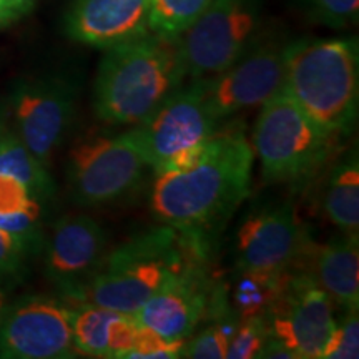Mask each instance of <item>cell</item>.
Here are the masks:
<instances>
[{
	"mask_svg": "<svg viewBox=\"0 0 359 359\" xmlns=\"http://www.w3.org/2000/svg\"><path fill=\"white\" fill-rule=\"evenodd\" d=\"M253 161V147L243 130H217L190 165L155 173L151 212L161 223L201 245V236L248 196Z\"/></svg>",
	"mask_w": 359,
	"mask_h": 359,
	"instance_id": "cell-1",
	"label": "cell"
},
{
	"mask_svg": "<svg viewBox=\"0 0 359 359\" xmlns=\"http://www.w3.org/2000/svg\"><path fill=\"white\" fill-rule=\"evenodd\" d=\"M178 39L155 32L105 50L93 85V109L110 125L142 123L185 85Z\"/></svg>",
	"mask_w": 359,
	"mask_h": 359,
	"instance_id": "cell-2",
	"label": "cell"
},
{
	"mask_svg": "<svg viewBox=\"0 0 359 359\" xmlns=\"http://www.w3.org/2000/svg\"><path fill=\"white\" fill-rule=\"evenodd\" d=\"M283 88L318 127L353 132L359 105L356 39H302L285 45Z\"/></svg>",
	"mask_w": 359,
	"mask_h": 359,
	"instance_id": "cell-3",
	"label": "cell"
},
{
	"mask_svg": "<svg viewBox=\"0 0 359 359\" xmlns=\"http://www.w3.org/2000/svg\"><path fill=\"white\" fill-rule=\"evenodd\" d=\"M190 250V238L168 224L142 233L107 251L98 271L72 299L135 314L193 264Z\"/></svg>",
	"mask_w": 359,
	"mask_h": 359,
	"instance_id": "cell-4",
	"label": "cell"
},
{
	"mask_svg": "<svg viewBox=\"0 0 359 359\" xmlns=\"http://www.w3.org/2000/svg\"><path fill=\"white\" fill-rule=\"evenodd\" d=\"M253 151L268 183H299L325 163L338 138L318 127L285 88L259 107Z\"/></svg>",
	"mask_w": 359,
	"mask_h": 359,
	"instance_id": "cell-5",
	"label": "cell"
},
{
	"mask_svg": "<svg viewBox=\"0 0 359 359\" xmlns=\"http://www.w3.org/2000/svg\"><path fill=\"white\" fill-rule=\"evenodd\" d=\"M218 127L206 105L201 80H191L125 133L150 170L160 173L190 165Z\"/></svg>",
	"mask_w": 359,
	"mask_h": 359,
	"instance_id": "cell-6",
	"label": "cell"
},
{
	"mask_svg": "<svg viewBox=\"0 0 359 359\" xmlns=\"http://www.w3.org/2000/svg\"><path fill=\"white\" fill-rule=\"evenodd\" d=\"M259 27V0H212L177 37L187 79L201 80L222 74L262 35Z\"/></svg>",
	"mask_w": 359,
	"mask_h": 359,
	"instance_id": "cell-7",
	"label": "cell"
},
{
	"mask_svg": "<svg viewBox=\"0 0 359 359\" xmlns=\"http://www.w3.org/2000/svg\"><path fill=\"white\" fill-rule=\"evenodd\" d=\"M150 170L127 133L93 135L69 151L67 182L72 198L82 206H102L123 198Z\"/></svg>",
	"mask_w": 359,
	"mask_h": 359,
	"instance_id": "cell-8",
	"label": "cell"
},
{
	"mask_svg": "<svg viewBox=\"0 0 359 359\" xmlns=\"http://www.w3.org/2000/svg\"><path fill=\"white\" fill-rule=\"evenodd\" d=\"M285 45L275 37H259L222 74L201 79L206 105L218 125L241 111L262 107L283 88Z\"/></svg>",
	"mask_w": 359,
	"mask_h": 359,
	"instance_id": "cell-9",
	"label": "cell"
},
{
	"mask_svg": "<svg viewBox=\"0 0 359 359\" xmlns=\"http://www.w3.org/2000/svg\"><path fill=\"white\" fill-rule=\"evenodd\" d=\"M304 248L306 231L288 203L255 210L236 233L238 266L263 285H278Z\"/></svg>",
	"mask_w": 359,
	"mask_h": 359,
	"instance_id": "cell-10",
	"label": "cell"
},
{
	"mask_svg": "<svg viewBox=\"0 0 359 359\" xmlns=\"http://www.w3.org/2000/svg\"><path fill=\"white\" fill-rule=\"evenodd\" d=\"M79 356L72 336V308L58 299L32 296L4 308L0 358L64 359Z\"/></svg>",
	"mask_w": 359,
	"mask_h": 359,
	"instance_id": "cell-11",
	"label": "cell"
},
{
	"mask_svg": "<svg viewBox=\"0 0 359 359\" xmlns=\"http://www.w3.org/2000/svg\"><path fill=\"white\" fill-rule=\"evenodd\" d=\"M7 103L13 132L48 168L74 122V88L60 80H34L19 85Z\"/></svg>",
	"mask_w": 359,
	"mask_h": 359,
	"instance_id": "cell-12",
	"label": "cell"
},
{
	"mask_svg": "<svg viewBox=\"0 0 359 359\" xmlns=\"http://www.w3.org/2000/svg\"><path fill=\"white\" fill-rule=\"evenodd\" d=\"M264 323L298 359H320L336 323L334 303L313 278L299 276L271 299Z\"/></svg>",
	"mask_w": 359,
	"mask_h": 359,
	"instance_id": "cell-13",
	"label": "cell"
},
{
	"mask_svg": "<svg viewBox=\"0 0 359 359\" xmlns=\"http://www.w3.org/2000/svg\"><path fill=\"white\" fill-rule=\"evenodd\" d=\"M109 251L107 233L92 217L69 215L58 219L45 243V273L74 298L100 268Z\"/></svg>",
	"mask_w": 359,
	"mask_h": 359,
	"instance_id": "cell-14",
	"label": "cell"
},
{
	"mask_svg": "<svg viewBox=\"0 0 359 359\" xmlns=\"http://www.w3.org/2000/svg\"><path fill=\"white\" fill-rule=\"evenodd\" d=\"M151 0H74L67 32L80 43L115 47L150 32Z\"/></svg>",
	"mask_w": 359,
	"mask_h": 359,
	"instance_id": "cell-15",
	"label": "cell"
},
{
	"mask_svg": "<svg viewBox=\"0 0 359 359\" xmlns=\"http://www.w3.org/2000/svg\"><path fill=\"white\" fill-rule=\"evenodd\" d=\"M208 304L206 283L190 264L133 314L138 325L165 339L187 341L203 320Z\"/></svg>",
	"mask_w": 359,
	"mask_h": 359,
	"instance_id": "cell-16",
	"label": "cell"
},
{
	"mask_svg": "<svg viewBox=\"0 0 359 359\" xmlns=\"http://www.w3.org/2000/svg\"><path fill=\"white\" fill-rule=\"evenodd\" d=\"M133 314L114 311L90 303L72 308V336L75 351L92 358H127L138 333Z\"/></svg>",
	"mask_w": 359,
	"mask_h": 359,
	"instance_id": "cell-17",
	"label": "cell"
},
{
	"mask_svg": "<svg viewBox=\"0 0 359 359\" xmlns=\"http://www.w3.org/2000/svg\"><path fill=\"white\" fill-rule=\"evenodd\" d=\"M358 236L343 235L323 245L314 257L313 280L343 309L359 306Z\"/></svg>",
	"mask_w": 359,
	"mask_h": 359,
	"instance_id": "cell-18",
	"label": "cell"
},
{
	"mask_svg": "<svg viewBox=\"0 0 359 359\" xmlns=\"http://www.w3.org/2000/svg\"><path fill=\"white\" fill-rule=\"evenodd\" d=\"M323 208L327 219L343 235L359 236V161L349 151L333 168L327 180Z\"/></svg>",
	"mask_w": 359,
	"mask_h": 359,
	"instance_id": "cell-19",
	"label": "cell"
},
{
	"mask_svg": "<svg viewBox=\"0 0 359 359\" xmlns=\"http://www.w3.org/2000/svg\"><path fill=\"white\" fill-rule=\"evenodd\" d=\"M0 173L11 175L29 188L30 195L40 203L53 193V182L48 168L35 158L24 142L13 132L12 125L0 137Z\"/></svg>",
	"mask_w": 359,
	"mask_h": 359,
	"instance_id": "cell-20",
	"label": "cell"
},
{
	"mask_svg": "<svg viewBox=\"0 0 359 359\" xmlns=\"http://www.w3.org/2000/svg\"><path fill=\"white\" fill-rule=\"evenodd\" d=\"M212 0H151L150 30L177 39L198 19Z\"/></svg>",
	"mask_w": 359,
	"mask_h": 359,
	"instance_id": "cell-21",
	"label": "cell"
},
{
	"mask_svg": "<svg viewBox=\"0 0 359 359\" xmlns=\"http://www.w3.org/2000/svg\"><path fill=\"white\" fill-rule=\"evenodd\" d=\"M304 12L314 24L330 29H348L358 22L359 0H302Z\"/></svg>",
	"mask_w": 359,
	"mask_h": 359,
	"instance_id": "cell-22",
	"label": "cell"
},
{
	"mask_svg": "<svg viewBox=\"0 0 359 359\" xmlns=\"http://www.w3.org/2000/svg\"><path fill=\"white\" fill-rule=\"evenodd\" d=\"M359 356L358 309H344L336 320L330 339L325 344L321 359H356Z\"/></svg>",
	"mask_w": 359,
	"mask_h": 359,
	"instance_id": "cell-23",
	"label": "cell"
},
{
	"mask_svg": "<svg viewBox=\"0 0 359 359\" xmlns=\"http://www.w3.org/2000/svg\"><path fill=\"white\" fill-rule=\"evenodd\" d=\"M268 327L264 318L253 316L235 327L230 344H228L226 358L230 359H251L258 358L264 343L268 339Z\"/></svg>",
	"mask_w": 359,
	"mask_h": 359,
	"instance_id": "cell-24",
	"label": "cell"
},
{
	"mask_svg": "<svg viewBox=\"0 0 359 359\" xmlns=\"http://www.w3.org/2000/svg\"><path fill=\"white\" fill-rule=\"evenodd\" d=\"M235 330H226V326L213 325L201 330L195 338L185 343L182 358L193 359H223L226 358L228 344Z\"/></svg>",
	"mask_w": 359,
	"mask_h": 359,
	"instance_id": "cell-25",
	"label": "cell"
},
{
	"mask_svg": "<svg viewBox=\"0 0 359 359\" xmlns=\"http://www.w3.org/2000/svg\"><path fill=\"white\" fill-rule=\"evenodd\" d=\"M187 341L165 339L148 327H138L137 339L132 351L127 354L128 359H175L182 358Z\"/></svg>",
	"mask_w": 359,
	"mask_h": 359,
	"instance_id": "cell-26",
	"label": "cell"
},
{
	"mask_svg": "<svg viewBox=\"0 0 359 359\" xmlns=\"http://www.w3.org/2000/svg\"><path fill=\"white\" fill-rule=\"evenodd\" d=\"M25 212H42V203L30 195L24 183L0 173V217Z\"/></svg>",
	"mask_w": 359,
	"mask_h": 359,
	"instance_id": "cell-27",
	"label": "cell"
},
{
	"mask_svg": "<svg viewBox=\"0 0 359 359\" xmlns=\"http://www.w3.org/2000/svg\"><path fill=\"white\" fill-rule=\"evenodd\" d=\"M29 250L19 238L0 228V281L19 275Z\"/></svg>",
	"mask_w": 359,
	"mask_h": 359,
	"instance_id": "cell-28",
	"label": "cell"
},
{
	"mask_svg": "<svg viewBox=\"0 0 359 359\" xmlns=\"http://www.w3.org/2000/svg\"><path fill=\"white\" fill-rule=\"evenodd\" d=\"M258 358H281V359H298L296 354L291 351V349L286 346L285 343H281L280 339L273 338V336H268L266 343L262 351H259Z\"/></svg>",
	"mask_w": 359,
	"mask_h": 359,
	"instance_id": "cell-29",
	"label": "cell"
},
{
	"mask_svg": "<svg viewBox=\"0 0 359 359\" xmlns=\"http://www.w3.org/2000/svg\"><path fill=\"white\" fill-rule=\"evenodd\" d=\"M8 8H11L13 19H17V17L22 15V13L29 11L30 7L34 6L35 0H6Z\"/></svg>",
	"mask_w": 359,
	"mask_h": 359,
	"instance_id": "cell-30",
	"label": "cell"
},
{
	"mask_svg": "<svg viewBox=\"0 0 359 359\" xmlns=\"http://www.w3.org/2000/svg\"><path fill=\"white\" fill-rule=\"evenodd\" d=\"M11 127V111H8L7 100H0V137Z\"/></svg>",
	"mask_w": 359,
	"mask_h": 359,
	"instance_id": "cell-31",
	"label": "cell"
},
{
	"mask_svg": "<svg viewBox=\"0 0 359 359\" xmlns=\"http://www.w3.org/2000/svg\"><path fill=\"white\" fill-rule=\"evenodd\" d=\"M13 20V15L11 12V8H8L6 0H0V27H4L8 22Z\"/></svg>",
	"mask_w": 359,
	"mask_h": 359,
	"instance_id": "cell-32",
	"label": "cell"
},
{
	"mask_svg": "<svg viewBox=\"0 0 359 359\" xmlns=\"http://www.w3.org/2000/svg\"><path fill=\"white\" fill-rule=\"evenodd\" d=\"M4 308H6V296H4V291L0 290V318H2Z\"/></svg>",
	"mask_w": 359,
	"mask_h": 359,
	"instance_id": "cell-33",
	"label": "cell"
}]
</instances>
